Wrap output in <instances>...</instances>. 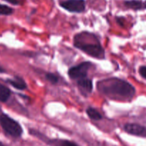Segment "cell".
<instances>
[{"instance_id": "cell-4", "label": "cell", "mask_w": 146, "mask_h": 146, "mask_svg": "<svg viewBox=\"0 0 146 146\" xmlns=\"http://www.w3.org/2000/svg\"><path fill=\"white\" fill-rule=\"evenodd\" d=\"M91 64L89 62H84L76 66L71 67L68 70V75L73 80H80L86 77L88 70L91 67Z\"/></svg>"}, {"instance_id": "cell-2", "label": "cell", "mask_w": 146, "mask_h": 146, "mask_svg": "<svg viewBox=\"0 0 146 146\" xmlns=\"http://www.w3.org/2000/svg\"><path fill=\"white\" fill-rule=\"evenodd\" d=\"M74 45L94 58H104L105 51L94 34L88 32L78 34L74 39Z\"/></svg>"}, {"instance_id": "cell-8", "label": "cell", "mask_w": 146, "mask_h": 146, "mask_svg": "<svg viewBox=\"0 0 146 146\" xmlns=\"http://www.w3.org/2000/svg\"><path fill=\"white\" fill-rule=\"evenodd\" d=\"M7 82L14 88L18 89V90H23L27 88V84L21 77H15L13 79H9L7 80Z\"/></svg>"}, {"instance_id": "cell-12", "label": "cell", "mask_w": 146, "mask_h": 146, "mask_svg": "<svg viewBox=\"0 0 146 146\" xmlns=\"http://www.w3.org/2000/svg\"><path fill=\"white\" fill-rule=\"evenodd\" d=\"M13 13V9L7 5L0 4V15H10Z\"/></svg>"}, {"instance_id": "cell-13", "label": "cell", "mask_w": 146, "mask_h": 146, "mask_svg": "<svg viewBox=\"0 0 146 146\" xmlns=\"http://www.w3.org/2000/svg\"><path fill=\"white\" fill-rule=\"evenodd\" d=\"M46 78L52 84H56L58 81V77L53 73H48V74H46Z\"/></svg>"}, {"instance_id": "cell-18", "label": "cell", "mask_w": 146, "mask_h": 146, "mask_svg": "<svg viewBox=\"0 0 146 146\" xmlns=\"http://www.w3.org/2000/svg\"><path fill=\"white\" fill-rule=\"evenodd\" d=\"M0 146H5V145H4L3 144V143H1V142H0Z\"/></svg>"}, {"instance_id": "cell-1", "label": "cell", "mask_w": 146, "mask_h": 146, "mask_svg": "<svg viewBox=\"0 0 146 146\" xmlns=\"http://www.w3.org/2000/svg\"><path fill=\"white\" fill-rule=\"evenodd\" d=\"M98 89L102 93L111 98L130 100L134 96L135 90L127 81L118 78H111L98 83Z\"/></svg>"}, {"instance_id": "cell-11", "label": "cell", "mask_w": 146, "mask_h": 146, "mask_svg": "<svg viewBox=\"0 0 146 146\" xmlns=\"http://www.w3.org/2000/svg\"><path fill=\"white\" fill-rule=\"evenodd\" d=\"M86 113L91 120H99L102 118V116L100 114L99 112L97 111L96 109L93 108V107H88L86 110Z\"/></svg>"}, {"instance_id": "cell-14", "label": "cell", "mask_w": 146, "mask_h": 146, "mask_svg": "<svg viewBox=\"0 0 146 146\" xmlns=\"http://www.w3.org/2000/svg\"><path fill=\"white\" fill-rule=\"evenodd\" d=\"M59 146H79L76 143L74 142L69 141V140H61L58 143Z\"/></svg>"}, {"instance_id": "cell-17", "label": "cell", "mask_w": 146, "mask_h": 146, "mask_svg": "<svg viewBox=\"0 0 146 146\" xmlns=\"http://www.w3.org/2000/svg\"><path fill=\"white\" fill-rule=\"evenodd\" d=\"M5 72V70H4L2 67H0V72Z\"/></svg>"}, {"instance_id": "cell-16", "label": "cell", "mask_w": 146, "mask_h": 146, "mask_svg": "<svg viewBox=\"0 0 146 146\" xmlns=\"http://www.w3.org/2000/svg\"><path fill=\"white\" fill-rule=\"evenodd\" d=\"M4 1H7V2L10 3L11 4H14V5H17V4H19V0H4Z\"/></svg>"}, {"instance_id": "cell-7", "label": "cell", "mask_w": 146, "mask_h": 146, "mask_svg": "<svg viewBox=\"0 0 146 146\" xmlns=\"http://www.w3.org/2000/svg\"><path fill=\"white\" fill-rule=\"evenodd\" d=\"M78 85L81 92L85 95L90 94L92 92L93 82L90 79L86 78V77L80 79L78 81Z\"/></svg>"}, {"instance_id": "cell-9", "label": "cell", "mask_w": 146, "mask_h": 146, "mask_svg": "<svg viewBox=\"0 0 146 146\" xmlns=\"http://www.w3.org/2000/svg\"><path fill=\"white\" fill-rule=\"evenodd\" d=\"M11 95V91L7 87L0 83V101L5 102Z\"/></svg>"}, {"instance_id": "cell-3", "label": "cell", "mask_w": 146, "mask_h": 146, "mask_svg": "<svg viewBox=\"0 0 146 146\" xmlns=\"http://www.w3.org/2000/svg\"><path fill=\"white\" fill-rule=\"evenodd\" d=\"M0 125L7 134L14 137H20L23 133L22 128L19 123L7 115L3 113L0 115Z\"/></svg>"}, {"instance_id": "cell-5", "label": "cell", "mask_w": 146, "mask_h": 146, "mask_svg": "<svg viewBox=\"0 0 146 146\" xmlns=\"http://www.w3.org/2000/svg\"><path fill=\"white\" fill-rule=\"evenodd\" d=\"M60 6L71 12H82L86 9L84 0H64L60 2Z\"/></svg>"}, {"instance_id": "cell-19", "label": "cell", "mask_w": 146, "mask_h": 146, "mask_svg": "<svg viewBox=\"0 0 146 146\" xmlns=\"http://www.w3.org/2000/svg\"><path fill=\"white\" fill-rule=\"evenodd\" d=\"M144 8L146 9V1L145 3H144Z\"/></svg>"}, {"instance_id": "cell-15", "label": "cell", "mask_w": 146, "mask_h": 146, "mask_svg": "<svg viewBox=\"0 0 146 146\" xmlns=\"http://www.w3.org/2000/svg\"><path fill=\"white\" fill-rule=\"evenodd\" d=\"M139 72H140V74H141V75L146 80V67L145 66H142V67H140Z\"/></svg>"}, {"instance_id": "cell-6", "label": "cell", "mask_w": 146, "mask_h": 146, "mask_svg": "<svg viewBox=\"0 0 146 146\" xmlns=\"http://www.w3.org/2000/svg\"><path fill=\"white\" fill-rule=\"evenodd\" d=\"M126 133L133 135L146 137V127L135 123H128L124 126Z\"/></svg>"}, {"instance_id": "cell-10", "label": "cell", "mask_w": 146, "mask_h": 146, "mask_svg": "<svg viewBox=\"0 0 146 146\" xmlns=\"http://www.w3.org/2000/svg\"><path fill=\"white\" fill-rule=\"evenodd\" d=\"M125 5L135 10L141 9L142 8H144V3H142L141 1H138V0L126 1L125 2Z\"/></svg>"}]
</instances>
